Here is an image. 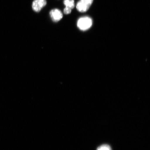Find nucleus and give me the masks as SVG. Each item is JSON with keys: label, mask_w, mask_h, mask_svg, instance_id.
Returning a JSON list of instances; mask_svg holds the SVG:
<instances>
[{"label": "nucleus", "mask_w": 150, "mask_h": 150, "mask_svg": "<svg viewBox=\"0 0 150 150\" xmlns=\"http://www.w3.org/2000/svg\"><path fill=\"white\" fill-rule=\"evenodd\" d=\"M93 22L91 19L88 17H83L78 20L77 26L81 30L85 31L89 29L92 25Z\"/></svg>", "instance_id": "obj_1"}, {"label": "nucleus", "mask_w": 150, "mask_h": 150, "mask_svg": "<svg viewBox=\"0 0 150 150\" xmlns=\"http://www.w3.org/2000/svg\"><path fill=\"white\" fill-rule=\"evenodd\" d=\"M93 0H80L77 4L76 7L77 10L80 12L87 11L93 3Z\"/></svg>", "instance_id": "obj_2"}, {"label": "nucleus", "mask_w": 150, "mask_h": 150, "mask_svg": "<svg viewBox=\"0 0 150 150\" xmlns=\"http://www.w3.org/2000/svg\"><path fill=\"white\" fill-rule=\"evenodd\" d=\"M46 4V0H34L32 7L33 10L35 12H39Z\"/></svg>", "instance_id": "obj_3"}, {"label": "nucleus", "mask_w": 150, "mask_h": 150, "mask_svg": "<svg viewBox=\"0 0 150 150\" xmlns=\"http://www.w3.org/2000/svg\"><path fill=\"white\" fill-rule=\"evenodd\" d=\"M50 15L52 21L57 22L63 18V15L61 11L58 9H54L50 11Z\"/></svg>", "instance_id": "obj_4"}, {"label": "nucleus", "mask_w": 150, "mask_h": 150, "mask_svg": "<svg viewBox=\"0 0 150 150\" xmlns=\"http://www.w3.org/2000/svg\"><path fill=\"white\" fill-rule=\"evenodd\" d=\"M64 4L66 7H68L71 9L74 8L75 7L74 0H64Z\"/></svg>", "instance_id": "obj_5"}, {"label": "nucleus", "mask_w": 150, "mask_h": 150, "mask_svg": "<svg viewBox=\"0 0 150 150\" xmlns=\"http://www.w3.org/2000/svg\"><path fill=\"white\" fill-rule=\"evenodd\" d=\"M97 150H112L111 148L107 144H104L97 148Z\"/></svg>", "instance_id": "obj_6"}, {"label": "nucleus", "mask_w": 150, "mask_h": 150, "mask_svg": "<svg viewBox=\"0 0 150 150\" xmlns=\"http://www.w3.org/2000/svg\"><path fill=\"white\" fill-rule=\"evenodd\" d=\"M72 9L68 7H65V8L64 9V13L65 14H69L71 13Z\"/></svg>", "instance_id": "obj_7"}]
</instances>
